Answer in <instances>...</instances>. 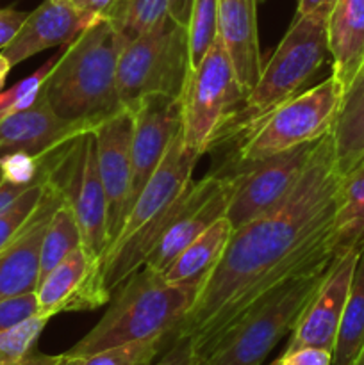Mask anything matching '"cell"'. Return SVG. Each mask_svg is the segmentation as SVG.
Listing matches in <instances>:
<instances>
[{"label": "cell", "mask_w": 364, "mask_h": 365, "mask_svg": "<svg viewBox=\"0 0 364 365\" xmlns=\"http://www.w3.org/2000/svg\"><path fill=\"white\" fill-rule=\"evenodd\" d=\"M257 0H218V38L223 43L245 96L263 71L257 36Z\"/></svg>", "instance_id": "cell-20"}, {"label": "cell", "mask_w": 364, "mask_h": 365, "mask_svg": "<svg viewBox=\"0 0 364 365\" xmlns=\"http://www.w3.org/2000/svg\"><path fill=\"white\" fill-rule=\"evenodd\" d=\"M46 180L29 187L20 198L14 200L6 210L0 212V252L13 241L14 235L27 225L34 210L38 209L43 191H45Z\"/></svg>", "instance_id": "cell-32"}, {"label": "cell", "mask_w": 364, "mask_h": 365, "mask_svg": "<svg viewBox=\"0 0 364 365\" xmlns=\"http://www.w3.org/2000/svg\"><path fill=\"white\" fill-rule=\"evenodd\" d=\"M79 9L88 11L96 16H107L120 0H71Z\"/></svg>", "instance_id": "cell-38"}, {"label": "cell", "mask_w": 364, "mask_h": 365, "mask_svg": "<svg viewBox=\"0 0 364 365\" xmlns=\"http://www.w3.org/2000/svg\"><path fill=\"white\" fill-rule=\"evenodd\" d=\"M341 182L328 132L314 146L291 195L277 209L232 232L171 339H188L206 362L223 335L275 285L316 260L334 259L332 225Z\"/></svg>", "instance_id": "cell-1"}, {"label": "cell", "mask_w": 364, "mask_h": 365, "mask_svg": "<svg viewBox=\"0 0 364 365\" xmlns=\"http://www.w3.org/2000/svg\"><path fill=\"white\" fill-rule=\"evenodd\" d=\"M359 250H352L332 260L320 289L293 328L284 353H291L300 348H321L330 353L334 351Z\"/></svg>", "instance_id": "cell-16"}, {"label": "cell", "mask_w": 364, "mask_h": 365, "mask_svg": "<svg viewBox=\"0 0 364 365\" xmlns=\"http://www.w3.org/2000/svg\"><path fill=\"white\" fill-rule=\"evenodd\" d=\"M36 298L38 316L46 319L57 314L100 309L111 299L103 284L102 259L79 246L39 280Z\"/></svg>", "instance_id": "cell-13"}, {"label": "cell", "mask_w": 364, "mask_h": 365, "mask_svg": "<svg viewBox=\"0 0 364 365\" xmlns=\"http://www.w3.org/2000/svg\"><path fill=\"white\" fill-rule=\"evenodd\" d=\"M95 128L89 121L61 118L41 91L31 107L0 120V157L9 153L46 157Z\"/></svg>", "instance_id": "cell-17"}, {"label": "cell", "mask_w": 364, "mask_h": 365, "mask_svg": "<svg viewBox=\"0 0 364 365\" xmlns=\"http://www.w3.org/2000/svg\"><path fill=\"white\" fill-rule=\"evenodd\" d=\"M232 232L234 228L225 216L214 221L195 241L189 242L175 257L173 262L161 273L164 280L175 285L203 284L207 274L213 271L220 257L223 255Z\"/></svg>", "instance_id": "cell-23"}, {"label": "cell", "mask_w": 364, "mask_h": 365, "mask_svg": "<svg viewBox=\"0 0 364 365\" xmlns=\"http://www.w3.org/2000/svg\"><path fill=\"white\" fill-rule=\"evenodd\" d=\"M364 346V242L359 250L345 312L335 337L332 365H352Z\"/></svg>", "instance_id": "cell-25"}, {"label": "cell", "mask_w": 364, "mask_h": 365, "mask_svg": "<svg viewBox=\"0 0 364 365\" xmlns=\"http://www.w3.org/2000/svg\"><path fill=\"white\" fill-rule=\"evenodd\" d=\"M46 323V317L34 316L0 331V365H59L63 355H46L38 349Z\"/></svg>", "instance_id": "cell-26"}, {"label": "cell", "mask_w": 364, "mask_h": 365, "mask_svg": "<svg viewBox=\"0 0 364 365\" xmlns=\"http://www.w3.org/2000/svg\"><path fill=\"white\" fill-rule=\"evenodd\" d=\"M150 365H206L202 359L196 355L195 348L188 339H171L170 346L164 349V355L156 364Z\"/></svg>", "instance_id": "cell-34"}, {"label": "cell", "mask_w": 364, "mask_h": 365, "mask_svg": "<svg viewBox=\"0 0 364 365\" xmlns=\"http://www.w3.org/2000/svg\"><path fill=\"white\" fill-rule=\"evenodd\" d=\"M278 365H332V353L321 348H300L282 353Z\"/></svg>", "instance_id": "cell-35"}, {"label": "cell", "mask_w": 364, "mask_h": 365, "mask_svg": "<svg viewBox=\"0 0 364 365\" xmlns=\"http://www.w3.org/2000/svg\"><path fill=\"white\" fill-rule=\"evenodd\" d=\"M98 170L107 200L109 246L116 241L128 214L132 182V110L123 107L93 130Z\"/></svg>", "instance_id": "cell-15"}, {"label": "cell", "mask_w": 364, "mask_h": 365, "mask_svg": "<svg viewBox=\"0 0 364 365\" xmlns=\"http://www.w3.org/2000/svg\"><path fill=\"white\" fill-rule=\"evenodd\" d=\"M4 182V175H2V166H0V184Z\"/></svg>", "instance_id": "cell-43"}, {"label": "cell", "mask_w": 364, "mask_h": 365, "mask_svg": "<svg viewBox=\"0 0 364 365\" xmlns=\"http://www.w3.org/2000/svg\"><path fill=\"white\" fill-rule=\"evenodd\" d=\"M82 245V235L79 230L77 220L68 205L66 200H63L56 212L52 214L46 227L45 237L41 245V262H39V280L46 273L54 269L63 259H66L74 250H77ZM39 284V282H38Z\"/></svg>", "instance_id": "cell-27"}, {"label": "cell", "mask_w": 364, "mask_h": 365, "mask_svg": "<svg viewBox=\"0 0 364 365\" xmlns=\"http://www.w3.org/2000/svg\"><path fill=\"white\" fill-rule=\"evenodd\" d=\"M341 98L343 86L330 75L318 86L282 102L238 139L236 168L320 141L332 130Z\"/></svg>", "instance_id": "cell-7"}, {"label": "cell", "mask_w": 364, "mask_h": 365, "mask_svg": "<svg viewBox=\"0 0 364 365\" xmlns=\"http://www.w3.org/2000/svg\"><path fill=\"white\" fill-rule=\"evenodd\" d=\"M330 11L318 9L303 16H295L273 56L263 66L257 84L225 125L214 146L238 141L256 121L282 102L302 93L313 81L328 56L327 24Z\"/></svg>", "instance_id": "cell-5"}, {"label": "cell", "mask_w": 364, "mask_h": 365, "mask_svg": "<svg viewBox=\"0 0 364 365\" xmlns=\"http://www.w3.org/2000/svg\"><path fill=\"white\" fill-rule=\"evenodd\" d=\"M38 316V298L36 292L0 299V331L9 330L31 317Z\"/></svg>", "instance_id": "cell-33"}, {"label": "cell", "mask_w": 364, "mask_h": 365, "mask_svg": "<svg viewBox=\"0 0 364 365\" xmlns=\"http://www.w3.org/2000/svg\"><path fill=\"white\" fill-rule=\"evenodd\" d=\"M330 134L335 164L345 178L364 164V64L343 91Z\"/></svg>", "instance_id": "cell-22"}, {"label": "cell", "mask_w": 364, "mask_h": 365, "mask_svg": "<svg viewBox=\"0 0 364 365\" xmlns=\"http://www.w3.org/2000/svg\"><path fill=\"white\" fill-rule=\"evenodd\" d=\"M316 143H307L257 163L225 170L234 171L236 175L234 191L225 212L234 230L277 209L291 195L305 173Z\"/></svg>", "instance_id": "cell-12"}, {"label": "cell", "mask_w": 364, "mask_h": 365, "mask_svg": "<svg viewBox=\"0 0 364 365\" xmlns=\"http://www.w3.org/2000/svg\"><path fill=\"white\" fill-rule=\"evenodd\" d=\"M364 242V164L343 178L332 225L334 259Z\"/></svg>", "instance_id": "cell-24"}, {"label": "cell", "mask_w": 364, "mask_h": 365, "mask_svg": "<svg viewBox=\"0 0 364 365\" xmlns=\"http://www.w3.org/2000/svg\"><path fill=\"white\" fill-rule=\"evenodd\" d=\"M43 182H45V180H43ZM29 187H32V185L14 184V182L4 180L2 184H0V212H2V210H6L7 207H9L11 203L14 202V200L20 198V196L24 195V192L27 191Z\"/></svg>", "instance_id": "cell-37"}, {"label": "cell", "mask_w": 364, "mask_h": 365, "mask_svg": "<svg viewBox=\"0 0 364 365\" xmlns=\"http://www.w3.org/2000/svg\"><path fill=\"white\" fill-rule=\"evenodd\" d=\"M96 18V14L79 9L74 2L45 0L27 14L18 34L0 53L14 68L43 50L71 43Z\"/></svg>", "instance_id": "cell-19"}, {"label": "cell", "mask_w": 364, "mask_h": 365, "mask_svg": "<svg viewBox=\"0 0 364 365\" xmlns=\"http://www.w3.org/2000/svg\"><path fill=\"white\" fill-rule=\"evenodd\" d=\"M64 2H71V0H64Z\"/></svg>", "instance_id": "cell-46"}, {"label": "cell", "mask_w": 364, "mask_h": 365, "mask_svg": "<svg viewBox=\"0 0 364 365\" xmlns=\"http://www.w3.org/2000/svg\"><path fill=\"white\" fill-rule=\"evenodd\" d=\"M271 365H278V359H277V360H275V362H273V364H271Z\"/></svg>", "instance_id": "cell-44"}, {"label": "cell", "mask_w": 364, "mask_h": 365, "mask_svg": "<svg viewBox=\"0 0 364 365\" xmlns=\"http://www.w3.org/2000/svg\"><path fill=\"white\" fill-rule=\"evenodd\" d=\"M352 365H364V346H363V349L359 351V355H357L355 362H353Z\"/></svg>", "instance_id": "cell-42"}, {"label": "cell", "mask_w": 364, "mask_h": 365, "mask_svg": "<svg viewBox=\"0 0 364 365\" xmlns=\"http://www.w3.org/2000/svg\"><path fill=\"white\" fill-rule=\"evenodd\" d=\"M125 41L106 16H98L64 45L43 95L61 118L103 123L123 109L118 95V59Z\"/></svg>", "instance_id": "cell-2"}, {"label": "cell", "mask_w": 364, "mask_h": 365, "mask_svg": "<svg viewBox=\"0 0 364 365\" xmlns=\"http://www.w3.org/2000/svg\"><path fill=\"white\" fill-rule=\"evenodd\" d=\"M327 34L332 75L345 91L364 64V0H335Z\"/></svg>", "instance_id": "cell-21"}, {"label": "cell", "mask_w": 364, "mask_h": 365, "mask_svg": "<svg viewBox=\"0 0 364 365\" xmlns=\"http://www.w3.org/2000/svg\"><path fill=\"white\" fill-rule=\"evenodd\" d=\"M195 0H170V7H168V14L175 24L188 27L189 14H191V7Z\"/></svg>", "instance_id": "cell-39"}, {"label": "cell", "mask_w": 364, "mask_h": 365, "mask_svg": "<svg viewBox=\"0 0 364 365\" xmlns=\"http://www.w3.org/2000/svg\"><path fill=\"white\" fill-rule=\"evenodd\" d=\"M218 38V0H195L188 24L189 66L196 68Z\"/></svg>", "instance_id": "cell-30"}, {"label": "cell", "mask_w": 364, "mask_h": 365, "mask_svg": "<svg viewBox=\"0 0 364 365\" xmlns=\"http://www.w3.org/2000/svg\"><path fill=\"white\" fill-rule=\"evenodd\" d=\"M202 284H168L163 274L139 267L111 294L102 319L68 349V355H89L116 346L173 337L188 316Z\"/></svg>", "instance_id": "cell-3"}, {"label": "cell", "mask_w": 364, "mask_h": 365, "mask_svg": "<svg viewBox=\"0 0 364 365\" xmlns=\"http://www.w3.org/2000/svg\"><path fill=\"white\" fill-rule=\"evenodd\" d=\"M63 200L61 189L49 177L38 209L13 241L0 252V299L36 292L43 237L50 217Z\"/></svg>", "instance_id": "cell-18"}, {"label": "cell", "mask_w": 364, "mask_h": 365, "mask_svg": "<svg viewBox=\"0 0 364 365\" xmlns=\"http://www.w3.org/2000/svg\"><path fill=\"white\" fill-rule=\"evenodd\" d=\"M335 0H296V14L295 16H303V14L314 13L318 9H332Z\"/></svg>", "instance_id": "cell-40"}, {"label": "cell", "mask_w": 364, "mask_h": 365, "mask_svg": "<svg viewBox=\"0 0 364 365\" xmlns=\"http://www.w3.org/2000/svg\"><path fill=\"white\" fill-rule=\"evenodd\" d=\"M332 260H316L275 285L223 335L206 365H263L282 337L296 327Z\"/></svg>", "instance_id": "cell-6"}, {"label": "cell", "mask_w": 364, "mask_h": 365, "mask_svg": "<svg viewBox=\"0 0 364 365\" xmlns=\"http://www.w3.org/2000/svg\"><path fill=\"white\" fill-rule=\"evenodd\" d=\"M132 110V182L128 210L146 182L163 163L171 141L182 128L181 98L146 96Z\"/></svg>", "instance_id": "cell-14"}, {"label": "cell", "mask_w": 364, "mask_h": 365, "mask_svg": "<svg viewBox=\"0 0 364 365\" xmlns=\"http://www.w3.org/2000/svg\"><path fill=\"white\" fill-rule=\"evenodd\" d=\"M50 180L56 182L74 210L84 248L103 259L109 248L107 200L100 178L96 139L93 132L81 135L68 146L54 166Z\"/></svg>", "instance_id": "cell-10"}, {"label": "cell", "mask_w": 364, "mask_h": 365, "mask_svg": "<svg viewBox=\"0 0 364 365\" xmlns=\"http://www.w3.org/2000/svg\"><path fill=\"white\" fill-rule=\"evenodd\" d=\"M168 7L170 0H120L106 18L127 43L166 21Z\"/></svg>", "instance_id": "cell-28"}, {"label": "cell", "mask_w": 364, "mask_h": 365, "mask_svg": "<svg viewBox=\"0 0 364 365\" xmlns=\"http://www.w3.org/2000/svg\"><path fill=\"white\" fill-rule=\"evenodd\" d=\"M56 63L57 57H50L34 73L25 77L24 81L14 84L7 91H0V120L9 116V114L27 109V107H31L38 100V96L43 91V86H45L46 78H49L50 71L54 70Z\"/></svg>", "instance_id": "cell-31"}, {"label": "cell", "mask_w": 364, "mask_h": 365, "mask_svg": "<svg viewBox=\"0 0 364 365\" xmlns=\"http://www.w3.org/2000/svg\"><path fill=\"white\" fill-rule=\"evenodd\" d=\"M234 184V171L225 170L207 175L198 182L191 180L181 200L175 203L143 266L163 273L189 242L225 216Z\"/></svg>", "instance_id": "cell-11"}, {"label": "cell", "mask_w": 364, "mask_h": 365, "mask_svg": "<svg viewBox=\"0 0 364 365\" xmlns=\"http://www.w3.org/2000/svg\"><path fill=\"white\" fill-rule=\"evenodd\" d=\"M170 337H159L116 346V348L89 353V355L63 353L59 365H150L159 353H163L170 346Z\"/></svg>", "instance_id": "cell-29"}, {"label": "cell", "mask_w": 364, "mask_h": 365, "mask_svg": "<svg viewBox=\"0 0 364 365\" xmlns=\"http://www.w3.org/2000/svg\"><path fill=\"white\" fill-rule=\"evenodd\" d=\"M27 14L14 7H0V52L13 41Z\"/></svg>", "instance_id": "cell-36"}, {"label": "cell", "mask_w": 364, "mask_h": 365, "mask_svg": "<svg viewBox=\"0 0 364 365\" xmlns=\"http://www.w3.org/2000/svg\"><path fill=\"white\" fill-rule=\"evenodd\" d=\"M245 100L220 38L193 68L181 95L182 141L200 157L209 152Z\"/></svg>", "instance_id": "cell-9"}, {"label": "cell", "mask_w": 364, "mask_h": 365, "mask_svg": "<svg viewBox=\"0 0 364 365\" xmlns=\"http://www.w3.org/2000/svg\"><path fill=\"white\" fill-rule=\"evenodd\" d=\"M189 71L188 27L168 18L125 43L118 59V95L123 107L146 96L181 98Z\"/></svg>", "instance_id": "cell-8"}, {"label": "cell", "mask_w": 364, "mask_h": 365, "mask_svg": "<svg viewBox=\"0 0 364 365\" xmlns=\"http://www.w3.org/2000/svg\"><path fill=\"white\" fill-rule=\"evenodd\" d=\"M200 155L182 141V128L171 141L163 163L131 207L116 241L102 259L103 284L113 294L134 271L143 267L163 232L175 203L191 184Z\"/></svg>", "instance_id": "cell-4"}, {"label": "cell", "mask_w": 364, "mask_h": 365, "mask_svg": "<svg viewBox=\"0 0 364 365\" xmlns=\"http://www.w3.org/2000/svg\"><path fill=\"white\" fill-rule=\"evenodd\" d=\"M261 2H264V0H257V4H261Z\"/></svg>", "instance_id": "cell-45"}, {"label": "cell", "mask_w": 364, "mask_h": 365, "mask_svg": "<svg viewBox=\"0 0 364 365\" xmlns=\"http://www.w3.org/2000/svg\"><path fill=\"white\" fill-rule=\"evenodd\" d=\"M9 71H11L9 61H7L6 57L0 53V91H2L4 84H6V78H7V75H9Z\"/></svg>", "instance_id": "cell-41"}]
</instances>
